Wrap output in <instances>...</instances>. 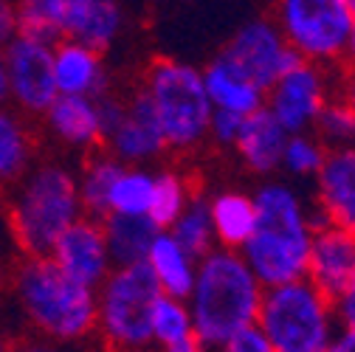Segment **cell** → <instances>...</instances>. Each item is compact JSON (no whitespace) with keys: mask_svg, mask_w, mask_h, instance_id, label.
Returning a JSON list of instances; mask_svg holds the SVG:
<instances>
[{"mask_svg":"<svg viewBox=\"0 0 355 352\" xmlns=\"http://www.w3.org/2000/svg\"><path fill=\"white\" fill-rule=\"evenodd\" d=\"M262 290L240 251H209L198 262L195 288L187 299L195 338L209 349H220L245 327H254Z\"/></svg>","mask_w":355,"mask_h":352,"instance_id":"1","label":"cell"},{"mask_svg":"<svg viewBox=\"0 0 355 352\" xmlns=\"http://www.w3.org/2000/svg\"><path fill=\"white\" fill-rule=\"evenodd\" d=\"M79 217L76 172L60 161H40L12 186L3 223L23 256H49Z\"/></svg>","mask_w":355,"mask_h":352,"instance_id":"2","label":"cell"},{"mask_svg":"<svg viewBox=\"0 0 355 352\" xmlns=\"http://www.w3.org/2000/svg\"><path fill=\"white\" fill-rule=\"evenodd\" d=\"M12 293L26 322L51 344H76L96 333V290L57 268L51 256H23Z\"/></svg>","mask_w":355,"mask_h":352,"instance_id":"3","label":"cell"},{"mask_svg":"<svg viewBox=\"0 0 355 352\" xmlns=\"http://www.w3.org/2000/svg\"><path fill=\"white\" fill-rule=\"evenodd\" d=\"M257 226L240 248L262 288H277L307 274L313 220L296 192L285 184H265L254 195Z\"/></svg>","mask_w":355,"mask_h":352,"instance_id":"4","label":"cell"},{"mask_svg":"<svg viewBox=\"0 0 355 352\" xmlns=\"http://www.w3.org/2000/svg\"><path fill=\"white\" fill-rule=\"evenodd\" d=\"M141 91L150 96L166 150L192 152L209 139L214 107L203 85V71L178 60L155 57L141 76Z\"/></svg>","mask_w":355,"mask_h":352,"instance_id":"5","label":"cell"},{"mask_svg":"<svg viewBox=\"0 0 355 352\" xmlns=\"http://www.w3.org/2000/svg\"><path fill=\"white\" fill-rule=\"evenodd\" d=\"M161 288L147 262L113 268L96 288V333L110 352H150Z\"/></svg>","mask_w":355,"mask_h":352,"instance_id":"6","label":"cell"},{"mask_svg":"<svg viewBox=\"0 0 355 352\" xmlns=\"http://www.w3.org/2000/svg\"><path fill=\"white\" fill-rule=\"evenodd\" d=\"M333 301L307 276L265 288L257 327L277 352H324L333 341Z\"/></svg>","mask_w":355,"mask_h":352,"instance_id":"7","label":"cell"},{"mask_svg":"<svg viewBox=\"0 0 355 352\" xmlns=\"http://www.w3.org/2000/svg\"><path fill=\"white\" fill-rule=\"evenodd\" d=\"M274 23L304 62L322 68L344 65L352 28L347 0H277Z\"/></svg>","mask_w":355,"mask_h":352,"instance_id":"8","label":"cell"},{"mask_svg":"<svg viewBox=\"0 0 355 352\" xmlns=\"http://www.w3.org/2000/svg\"><path fill=\"white\" fill-rule=\"evenodd\" d=\"M220 57L229 60L243 76H248L265 94H268L285 73H291L296 65L304 62L285 42V37L274 20L245 23L223 46Z\"/></svg>","mask_w":355,"mask_h":352,"instance_id":"9","label":"cell"},{"mask_svg":"<svg viewBox=\"0 0 355 352\" xmlns=\"http://www.w3.org/2000/svg\"><path fill=\"white\" fill-rule=\"evenodd\" d=\"M3 60L12 105L31 118H42V113L60 96L54 76V46L17 34L3 49Z\"/></svg>","mask_w":355,"mask_h":352,"instance_id":"10","label":"cell"},{"mask_svg":"<svg viewBox=\"0 0 355 352\" xmlns=\"http://www.w3.org/2000/svg\"><path fill=\"white\" fill-rule=\"evenodd\" d=\"M327 71L330 68L302 62L265 94V107L285 127L288 136H299L310 124H316L322 107L330 102Z\"/></svg>","mask_w":355,"mask_h":352,"instance_id":"11","label":"cell"},{"mask_svg":"<svg viewBox=\"0 0 355 352\" xmlns=\"http://www.w3.org/2000/svg\"><path fill=\"white\" fill-rule=\"evenodd\" d=\"M49 256L57 262V268L62 274H68L79 285L94 288V290L116 268L113 259H110V248H107V240H105L102 220L85 217V214L54 243Z\"/></svg>","mask_w":355,"mask_h":352,"instance_id":"12","label":"cell"},{"mask_svg":"<svg viewBox=\"0 0 355 352\" xmlns=\"http://www.w3.org/2000/svg\"><path fill=\"white\" fill-rule=\"evenodd\" d=\"M102 150H107L124 166H144L158 161L166 152V141L161 133V124L150 105V96L141 91V85L127 96L124 118L119 127L105 139Z\"/></svg>","mask_w":355,"mask_h":352,"instance_id":"13","label":"cell"},{"mask_svg":"<svg viewBox=\"0 0 355 352\" xmlns=\"http://www.w3.org/2000/svg\"><path fill=\"white\" fill-rule=\"evenodd\" d=\"M304 276L336 307V301L355 285V234L330 223H313Z\"/></svg>","mask_w":355,"mask_h":352,"instance_id":"14","label":"cell"},{"mask_svg":"<svg viewBox=\"0 0 355 352\" xmlns=\"http://www.w3.org/2000/svg\"><path fill=\"white\" fill-rule=\"evenodd\" d=\"M319 181V223L338 226L355 234V147L327 150Z\"/></svg>","mask_w":355,"mask_h":352,"instance_id":"15","label":"cell"},{"mask_svg":"<svg viewBox=\"0 0 355 352\" xmlns=\"http://www.w3.org/2000/svg\"><path fill=\"white\" fill-rule=\"evenodd\" d=\"M54 76L62 96H87L96 102L113 91L102 54L76 39H60L54 46Z\"/></svg>","mask_w":355,"mask_h":352,"instance_id":"16","label":"cell"},{"mask_svg":"<svg viewBox=\"0 0 355 352\" xmlns=\"http://www.w3.org/2000/svg\"><path fill=\"white\" fill-rule=\"evenodd\" d=\"M42 124H46L49 136L68 150H82V152L102 150L99 110H96V102L87 96L60 94L51 102V107L42 113Z\"/></svg>","mask_w":355,"mask_h":352,"instance_id":"17","label":"cell"},{"mask_svg":"<svg viewBox=\"0 0 355 352\" xmlns=\"http://www.w3.org/2000/svg\"><path fill=\"white\" fill-rule=\"evenodd\" d=\"M288 133L285 127L271 116L268 107H259L257 113L243 118V130L237 136V155L240 161L257 172V175H268L277 166H282V155H285V144H288Z\"/></svg>","mask_w":355,"mask_h":352,"instance_id":"18","label":"cell"},{"mask_svg":"<svg viewBox=\"0 0 355 352\" xmlns=\"http://www.w3.org/2000/svg\"><path fill=\"white\" fill-rule=\"evenodd\" d=\"M124 23L119 0H68L65 39H76L94 51H107Z\"/></svg>","mask_w":355,"mask_h":352,"instance_id":"19","label":"cell"},{"mask_svg":"<svg viewBox=\"0 0 355 352\" xmlns=\"http://www.w3.org/2000/svg\"><path fill=\"white\" fill-rule=\"evenodd\" d=\"M203 85L214 110H229L237 116H251L259 107H265V91L243 76L229 60L214 57L206 68H203Z\"/></svg>","mask_w":355,"mask_h":352,"instance_id":"20","label":"cell"},{"mask_svg":"<svg viewBox=\"0 0 355 352\" xmlns=\"http://www.w3.org/2000/svg\"><path fill=\"white\" fill-rule=\"evenodd\" d=\"M144 262L153 271L164 296L184 299V301L189 299V293L195 288V276H198V259H192L181 245H178L169 231H161L153 240Z\"/></svg>","mask_w":355,"mask_h":352,"instance_id":"21","label":"cell"},{"mask_svg":"<svg viewBox=\"0 0 355 352\" xmlns=\"http://www.w3.org/2000/svg\"><path fill=\"white\" fill-rule=\"evenodd\" d=\"M211 211V226H214V243L217 248H229L237 251L248 243L257 226V209L254 197L245 192L226 189L209 200Z\"/></svg>","mask_w":355,"mask_h":352,"instance_id":"22","label":"cell"},{"mask_svg":"<svg viewBox=\"0 0 355 352\" xmlns=\"http://www.w3.org/2000/svg\"><path fill=\"white\" fill-rule=\"evenodd\" d=\"M37 139L26 118L9 107H0V189H12L34 166Z\"/></svg>","mask_w":355,"mask_h":352,"instance_id":"23","label":"cell"},{"mask_svg":"<svg viewBox=\"0 0 355 352\" xmlns=\"http://www.w3.org/2000/svg\"><path fill=\"white\" fill-rule=\"evenodd\" d=\"M124 164L116 161L107 150H94L85 155L82 172L76 175L79 184V200H82V214L105 220L110 214V192L119 181Z\"/></svg>","mask_w":355,"mask_h":352,"instance_id":"24","label":"cell"},{"mask_svg":"<svg viewBox=\"0 0 355 352\" xmlns=\"http://www.w3.org/2000/svg\"><path fill=\"white\" fill-rule=\"evenodd\" d=\"M102 229L116 268L144 262L153 240L161 234L150 217H124V214H107L102 220Z\"/></svg>","mask_w":355,"mask_h":352,"instance_id":"25","label":"cell"},{"mask_svg":"<svg viewBox=\"0 0 355 352\" xmlns=\"http://www.w3.org/2000/svg\"><path fill=\"white\" fill-rule=\"evenodd\" d=\"M169 234L175 237V243L181 245L192 259H203L209 251L217 248L214 243V226H211V211H209V197L195 189L187 209L181 211V217L172 223Z\"/></svg>","mask_w":355,"mask_h":352,"instance_id":"26","label":"cell"},{"mask_svg":"<svg viewBox=\"0 0 355 352\" xmlns=\"http://www.w3.org/2000/svg\"><path fill=\"white\" fill-rule=\"evenodd\" d=\"M17 34L34 37L40 42L57 46L65 39V15L68 0H15Z\"/></svg>","mask_w":355,"mask_h":352,"instance_id":"27","label":"cell"},{"mask_svg":"<svg viewBox=\"0 0 355 352\" xmlns=\"http://www.w3.org/2000/svg\"><path fill=\"white\" fill-rule=\"evenodd\" d=\"M192 192H195V186L184 178V175H178L172 169H164L155 175V189H153V203H150L147 217L155 223L158 231L172 229V223L187 209Z\"/></svg>","mask_w":355,"mask_h":352,"instance_id":"28","label":"cell"},{"mask_svg":"<svg viewBox=\"0 0 355 352\" xmlns=\"http://www.w3.org/2000/svg\"><path fill=\"white\" fill-rule=\"evenodd\" d=\"M155 189V175L144 166H124L110 192V214L147 217Z\"/></svg>","mask_w":355,"mask_h":352,"instance_id":"29","label":"cell"},{"mask_svg":"<svg viewBox=\"0 0 355 352\" xmlns=\"http://www.w3.org/2000/svg\"><path fill=\"white\" fill-rule=\"evenodd\" d=\"M189 338H195L189 304L184 299H172V296L161 293L153 307V344H158L164 352V349L178 346Z\"/></svg>","mask_w":355,"mask_h":352,"instance_id":"30","label":"cell"},{"mask_svg":"<svg viewBox=\"0 0 355 352\" xmlns=\"http://www.w3.org/2000/svg\"><path fill=\"white\" fill-rule=\"evenodd\" d=\"M319 133L324 136V141H336L341 147H347L349 141H355V110L341 99V96H330V102L322 107L319 118H316Z\"/></svg>","mask_w":355,"mask_h":352,"instance_id":"31","label":"cell"},{"mask_svg":"<svg viewBox=\"0 0 355 352\" xmlns=\"http://www.w3.org/2000/svg\"><path fill=\"white\" fill-rule=\"evenodd\" d=\"M327 150L322 147L319 139H310L304 133L291 136L285 144V155H282V166L293 175H316L324 164Z\"/></svg>","mask_w":355,"mask_h":352,"instance_id":"32","label":"cell"},{"mask_svg":"<svg viewBox=\"0 0 355 352\" xmlns=\"http://www.w3.org/2000/svg\"><path fill=\"white\" fill-rule=\"evenodd\" d=\"M243 118L245 116H237L229 110H214L211 121H209V139L220 147H234L240 130H243Z\"/></svg>","mask_w":355,"mask_h":352,"instance_id":"33","label":"cell"},{"mask_svg":"<svg viewBox=\"0 0 355 352\" xmlns=\"http://www.w3.org/2000/svg\"><path fill=\"white\" fill-rule=\"evenodd\" d=\"M220 352H277L271 346V341L262 335V330L254 324V327H245L243 333H237L234 338H229Z\"/></svg>","mask_w":355,"mask_h":352,"instance_id":"34","label":"cell"},{"mask_svg":"<svg viewBox=\"0 0 355 352\" xmlns=\"http://www.w3.org/2000/svg\"><path fill=\"white\" fill-rule=\"evenodd\" d=\"M15 37H17L15 0H0V49H6Z\"/></svg>","mask_w":355,"mask_h":352,"instance_id":"35","label":"cell"},{"mask_svg":"<svg viewBox=\"0 0 355 352\" xmlns=\"http://www.w3.org/2000/svg\"><path fill=\"white\" fill-rule=\"evenodd\" d=\"M338 96L355 110V65H338Z\"/></svg>","mask_w":355,"mask_h":352,"instance_id":"36","label":"cell"},{"mask_svg":"<svg viewBox=\"0 0 355 352\" xmlns=\"http://www.w3.org/2000/svg\"><path fill=\"white\" fill-rule=\"evenodd\" d=\"M336 316L341 319L344 330H355V285L336 301Z\"/></svg>","mask_w":355,"mask_h":352,"instance_id":"37","label":"cell"},{"mask_svg":"<svg viewBox=\"0 0 355 352\" xmlns=\"http://www.w3.org/2000/svg\"><path fill=\"white\" fill-rule=\"evenodd\" d=\"M9 352H62L57 344H51V341H37V338H31V341H17Z\"/></svg>","mask_w":355,"mask_h":352,"instance_id":"38","label":"cell"},{"mask_svg":"<svg viewBox=\"0 0 355 352\" xmlns=\"http://www.w3.org/2000/svg\"><path fill=\"white\" fill-rule=\"evenodd\" d=\"M324 352H355V330H344L341 335H336Z\"/></svg>","mask_w":355,"mask_h":352,"instance_id":"39","label":"cell"},{"mask_svg":"<svg viewBox=\"0 0 355 352\" xmlns=\"http://www.w3.org/2000/svg\"><path fill=\"white\" fill-rule=\"evenodd\" d=\"M9 102H12V94H9V73H6L3 49H0V107H6Z\"/></svg>","mask_w":355,"mask_h":352,"instance_id":"40","label":"cell"},{"mask_svg":"<svg viewBox=\"0 0 355 352\" xmlns=\"http://www.w3.org/2000/svg\"><path fill=\"white\" fill-rule=\"evenodd\" d=\"M164 352H214V349H209V346H203L198 338H189V341H184V344H178V346H169V349H164Z\"/></svg>","mask_w":355,"mask_h":352,"instance_id":"41","label":"cell"},{"mask_svg":"<svg viewBox=\"0 0 355 352\" xmlns=\"http://www.w3.org/2000/svg\"><path fill=\"white\" fill-rule=\"evenodd\" d=\"M347 65H355V15H352V28H349V46H347Z\"/></svg>","mask_w":355,"mask_h":352,"instance_id":"42","label":"cell"},{"mask_svg":"<svg viewBox=\"0 0 355 352\" xmlns=\"http://www.w3.org/2000/svg\"><path fill=\"white\" fill-rule=\"evenodd\" d=\"M9 349H12V346H9V341L3 338V333H0V352H9Z\"/></svg>","mask_w":355,"mask_h":352,"instance_id":"43","label":"cell"},{"mask_svg":"<svg viewBox=\"0 0 355 352\" xmlns=\"http://www.w3.org/2000/svg\"><path fill=\"white\" fill-rule=\"evenodd\" d=\"M347 3H349V12L355 15V0H347Z\"/></svg>","mask_w":355,"mask_h":352,"instance_id":"44","label":"cell"}]
</instances>
